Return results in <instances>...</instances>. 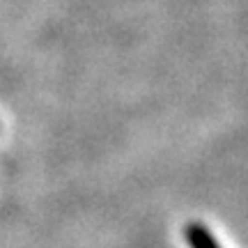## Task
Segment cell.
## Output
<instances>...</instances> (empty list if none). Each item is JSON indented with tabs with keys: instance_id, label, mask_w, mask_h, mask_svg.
I'll return each mask as SVG.
<instances>
[{
	"instance_id": "obj_1",
	"label": "cell",
	"mask_w": 248,
	"mask_h": 248,
	"mask_svg": "<svg viewBox=\"0 0 248 248\" xmlns=\"http://www.w3.org/2000/svg\"><path fill=\"white\" fill-rule=\"evenodd\" d=\"M184 239L188 244V248H221L216 237L202 223H188L184 228Z\"/></svg>"
}]
</instances>
